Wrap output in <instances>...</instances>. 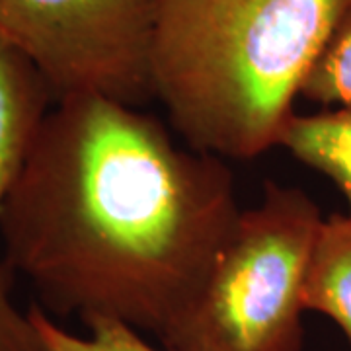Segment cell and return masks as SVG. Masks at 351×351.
<instances>
[{"mask_svg":"<svg viewBox=\"0 0 351 351\" xmlns=\"http://www.w3.org/2000/svg\"><path fill=\"white\" fill-rule=\"evenodd\" d=\"M242 209L223 158L141 108L55 101L0 211L2 263L49 314L115 318L166 343Z\"/></svg>","mask_w":351,"mask_h":351,"instance_id":"obj_1","label":"cell"},{"mask_svg":"<svg viewBox=\"0 0 351 351\" xmlns=\"http://www.w3.org/2000/svg\"><path fill=\"white\" fill-rule=\"evenodd\" d=\"M351 0H162L152 86L191 149L250 160L293 104Z\"/></svg>","mask_w":351,"mask_h":351,"instance_id":"obj_2","label":"cell"},{"mask_svg":"<svg viewBox=\"0 0 351 351\" xmlns=\"http://www.w3.org/2000/svg\"><path fill=\"white\" fill-rule=\"evenodd\" d=\"M324 217L302 189L265 182L242 211L201 295L164 348L302 351L304 283Z\"/></svg>","mask_w":351,"mask_h":351,"instance_id":"obj_3","label":"cell"},{"mask_svg":"<svg viewBox=\"0 0 351 351\" xmlns=\"http://www.w3.org/2000/svg\"><path fill=\"white\" fill-rule=\"evenodd\" d=\"M162 0H0V39L38 69L55 100H154L152 39Z\"/></svg>","mask_w":351,"mask_h":351,"instance_id":"obj_4","label":"cell"},{"mask_svg":"<svg viewBox=\"0 0 351 351\" xmlns=\"http://www.w3.org/2000/svg\"><path fill=\"white\" fill-rule=\"evenodd\" d=\"M55 101L32 61L0 39V211Z\"/></svg>","mask_w":351,"mask_h":351,"instance_id":"obj_5","label":"cell"},{"mask_svg":"<svg viewBox=\"0 0 351 351\" xmlns=\"http://www.w3.org/2000/svg\"><path fill=\"white\" fill-rule=\"evenodd\" d=\"M304 308L334 320L351 346L350 215H330L320 226L304 283Z\"/></svg>","mask_w":351,"mask_h":351,"instance_id":"obj_6","label":"cell"},{"mask_svg":"<svg viewBox=\"0 0 351 351\" xmlns=\"http://www.w3.org/2000/svg\"><path fill=\"white\" fill-rule=\"evenodd\" d=\"M279 147L332 180L348 201L351 217V110L295 113L279 137Z\"/></svg>","mask_w":351,"mask_h":351,"instance_id":"obj_7","label":"cell"},{"mask_svg":"<svg viewBox=\"0 0 351 351\" xmlns=\"http://www.w3.org/2000/svg\"><path fill=\"white\" fill-rule=\"evenodd\" d=\"M27 313L47 351H172L164 346L154 348L143 332L115 318H94L86 322L90 334L76 336L59 326L39 304H32Z\"/></svg>","mask_w":351,"mask_h":351,"instance_id":"obj_8","label":"cell"},{"mask_svg":"<svg viewBox=\"0 0 351 351\" xmlns=\"http://www.w3.org/2000/svg\"><path fill=\"white\" fill-rule=\"evenodd\" d=\"M301 96L324 110H351V8L311 69Z\"/></svg>","mask_w":351,"mask_h":351,"instance_id":"obj_9","label":"cell"},{"mask_svg":"<svg viewBox=\"0 0 351 351\" xmlns=\"http://www.w3.org/2000/svg\"><path fill=\"white\" fill-rule=\"evenodd\" d=\"M14 274L0 262V351H47L29 313L14 304Z\"/></svg>","mask_w":351,"mask_h":351,"instance_id":"obj_10","label":"cell"}]
</instances>
